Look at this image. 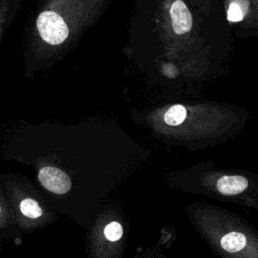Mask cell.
Wrapping results in <instances>:
<instances>
[{"label":"cell","instance_id":"1","mask_svg":"<svg viewBox=\"0 0 258 258\" xmlns=\"http://www.w3.org/2000/svg\"><path fill=\"white\" fill-rule=\"evenodd\" d=\"M36 27L41 38L51 44H61L69 36V27L63 18L53 11H43L36 19Z\"/></svg>","mask_w":258,"mask_h":258},{"label":"cell","instance_id":"2","mask_svg":"<svg viewBox=\"0 0 258 258\" xmlns=\"http://www.w3.org/2000/svg\"><path fill=\"white\" fill-rule=\"evenodd\" d=\"M37 177L41 185L53 194L63 195L72 187V181L69 175L61 169L53 166H44L40 168Z\"/></svg>","mask_w":258,"mask_h":258},{"label":"cell","instance_id":"3","mask_svg":"<svg viewBox=\"0 0 258 258\" xmlns=\"http://www.w3.org/2000/svg\"><path fill=\"white\" fill-rule=\"evenodd\" d=\"M171 26L173 31L178 34L188 32L192 25V17L187 6L182 0H175L170 7Z\"/></svg>","mask_w":258,"mask_h":258},{"label":"cell","instance_id":"4","mask_svg":"<svg viewBox=\"0 0 258 258\" xmlns=\"http://www.w3.org/2000/svg\"><path fill=\"white\" fill-rule=\"evenodd\" d=\"M248 186V180L241 175H225L217 181L218 190L225 196H234L242 192Z\"/></svg>","mask_w":258,"mask_h":258},{"label":"cell","instance_id":"5","mask_svg":"<svg viewBox=\"0 0 258 258\" xmlns=\"http://www.w3.org/2000/svg\"><path fill=\"white\" fill-rule=\"evenodd\" d=\"M246 245V237L240 232H230L221 240V246L227 252H238Z\"/></svg>","mask_w":258,"mask_h":258},{"label":"cell","instance_id":"6","mask_svg":"<svg viewBox=\"0 0 258 258\" xmlns=\"http://www.w3.org/2000/svg\"><path fill=\"white\" fill-rule=\"evenodd\" d=\"M186 118V109L182 105H173L164 115V122L169 126H177Z\"/></svg>","mask_w":258,"mask_h":258},{"label":"cell","instance_id":"7","mask_svg":"<svg viewBox=\"0 0 258 258\" xmlns=\"http://www.w3.org/2000/svg\"><path fill=\"white\" fill-rule=\"evenodd\" d=\"M19 209L25 217L30 219H36L42 215V209L39 207L37 202L29 198L20 202Z\"/></svg>","mask_w":258,"mask_h":258},{"label":"cell","instance_id":"8","mask_svg":"<svg viewBox=\"0 0 258 258\" xmlns=\"http://www.w3.org/2000/svg\"><path fill=\"white\" fill-rule=\"evenodd\" d=\"M104 234L109 241H117L122 237V234H123L122 226L117 222H112L105 227Z\"/></svg>","mask_w":258,"mask_h":258},{"label":"cell","instance_id":"9","mask_svg":"<svg viewBox=\"0 0 258 258\" xmlns=\"http://www.w3.org/2000/svg\"><path fill=\"white\" fill-rule=\"evenodd\" d=\"M244 17V12L241 6L237 3H232L228 9V19L232 22L241 21Z\"/></svg>","mask_w":258,"mask_h":258},{"label":"cell","instance_id":"10","mask_svg":"<svg viewBox=\"0 0 258 258\" xmlns=\"http://www.w3.org/2000/svg\"><path fill=\"white\" fill-rule=\"evenodd\" d=\"M0 213H1V208H0Z\"/></svg>","mask_w":258,"mask_h":258}]
</instances>
